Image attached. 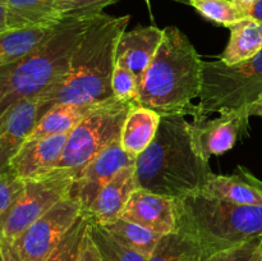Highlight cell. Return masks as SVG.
<instances>
[{"label": "cell", "mask_w": 262, "mask_h": 261, "mask_svg": "<svg viewBox=\"0 0 262 261\" xmlns=\"http://www.w3.org/2000/svg\"><path fill=\"white\" fill-rule=\"evenodd\" d=\"M209 117V115H207ZM193 118L189 133L196 153L209 161L214 155H223L234 147L237 138L248 124L246 112H222L217 117Z\"/></svg>", "instance_id": "30bf717a"}, {"label": "cell", "mask_w": 262, "mask_h": 261, "mask_svg": "<svg viewBox=\"0 0 262 261\" xmlns=\"http://www.w3.org/2000/svg\"><path fill=\"white\" fill-rule=\"evenodd\" d=\"M76 176V171L71 169L55 168L25 181L20 196L0 217V238L14 243L38 217L71 194Z\"/></svg>", "instance_id": "ba28073f"}, {"label": "cell", "mask_w": 262, "mask_h": 261, "mask_svg": "<svg viewBox=\"0 0 262 261\" xmlns=\"http://www.w3.org/2000/svg\"><path fill=\"white\" fill-rule=\"evenodd\" d=\"M135 163L136 159L123 150L119 141L113 143L81 169V171L76 176L69 196L77 200L82 210L86 211L95 201L102 187L120 170Z\"/></svg>", "instance_id": "8fae6325"}, {"label": "cell", "mask_w": 262, "mask_h": 261, "mask_svg": "<svg viewBox=\"0 0 262 261\" xmlns=\"http://www.w3.org/2000/svg\"><path fill=\"white\" fill-rule=\"evenodd\" d=\"M104 227H106L113 234L117 235L119 240L127 243L133 250L145 255L146 257H150L151 253L158 246L159 241L163 237L159 233H155L154 230L142 227L137 223L129 222L124 217H119L115 222L104 225Z\"/></svg>", "instance_id": "d4e9b609"}, {"label": "cell", "mask_w": 262, "mask_h": 261, "mask_svg": "<svg viewBox=\"0 0 262 261\" xmlns=\"http://www.w3.org/2000/svg\"><path fill=\"white\" fill-rule=\"evenodd\" d=\"M7 30H9L7 19V9H5L3 0H0V32H4Z\"/></svg>", "instance_id": "d590c367"}, {"label": "cell", "mask_w": 262, "mask_h": 261, "mask_svg": "<svg viewBox=\"0 0 262 261\" xmlns=\"http://www.w3.org/2000/svg\"><path fill=\"white\" fill-rule=\"evenodd\" d=\"M161 115L140 104H135L128 112L120 133L119 143L132 158H138L155 138Z\"/></svg>", "instance_id": "ac0fdd59"}, {"label": "cell", "mask_w": 262, "mask_h": 261, "mask_svg": "<svg viewBox=\"0 0 262 261\" xmlns=\"http://www.w3.org/2000/svg\"><path fill=\"white\" fill-rule=\"evenodd\" d=\"M201 192L238 205L262 207V181L243 166L229 176L211 173Z\"/></svg>", "instance_id": "e0dca14e"}, {"label": "cell", "mask_w": 262, "mask_h": 261, "mask_svg": "<svg viewBox=\"0 0 262 261\" xmlns=\"http://www.w3.org/2000/svg\"><path fill=\"white\" fill-rule=\"evenodd\" d=\"M204 60L179 28H164V36L140 89L138 104L160 115H191L202 89Z\"/></svg>", "instance_id": "3957f363"}, {"label": "cell", "mask_w": 262, "mask_h": 261, "mask_svg": "<svg viewBox=\"0 0 262 261\" xmlns=\"http://www.w3.org/2000/svg\"><path fill=\"white\" fill-rule=\"evenodd\" d=\"M81 212L79 202L71 196L54 205L13 243L22 261H45Z\"/></svg>", "instance_id": "9c48e42d"}, {"label": "cell", "mask_w": 262, "mask_h": 261, "mask_svg": "<svg viewBox=\"0 0 262 261\" xmlns=\"http://www.w3.org/2000/svg\"><path fill=\"white\" fill-rule=\"evenodd\" d=\"M136 179L141 188L178 200L204 189L212 173L193 147L186 115H161L151 145L136 158Z\"/></svg>", "instance_id": "6da1fadb"}, {"label": "cell", "mask_w": 262, "mask_h": 261, "mask_svg": "<svg viewBox=\"0 0 262 261\" xmlns=\"http://www.w3.org/2000/svg\"><path fill=\"white\" fill-rule=\"evenodd\" d=\"M89 232L96 245L101 261H147L148 257L129 247L104 225L91 220Z\"/></svg>", "instance_id": "cb8c5ba5"}, {"label": "cell", "mask_w": 262, "mask_h": 261, "mask_svg": "<svg viewBox=\"0 0 262 261\" xmlns=\"http://www.w3.org/2000/svg\"><path fill=\"white\" fill-rule=\"evenodd\" d=\"M68 135L69 133H66L40 140L26 141L13 156L8 169L23 181H27L58 168Z\"/></svg>", "instance_id": "5bb4252c"}, {"label": "cell", "mask_w": 262, "mask_h": 261, "mask_svg": "<svg viewBox=\"0 0 262 261\" xmlns=\"http://www.w3.org/2000/svg\"><path fill=\"white\" fill-rule=\"evenodd\" d=\"M78 261H101V257H100V253L99 251H97L96 245H95L94 240H92L91 234H90L89 232V228H87L86 235H84L83 246H82L81 256H79Z\"/></svg>", "instance_id": "1f68e13d"}, {"label": "cell", "mask_w": 262, "mask_h": 261, "mask_svg": "<svg viewBox=\"0 0 262 261\" xmlns=\"http://www.w3.org/2000/svg\"><path fill=\"white\" fill-rule=\"evenodd\" d=\"M140 82L137 77L128 69L115 66L112 78L113 96L120 101L138 104L140 97Z\"/></svg>", "instance_id": "83f0119b"}, {"label": "cell", "mask_w": 262, "mask_h": 261, "mask_svg": "<svg viewBox=\"0 0 262 261\" xmlns=\"http://www.w3.org/2000/svg\"><path fill=\"white\" fill-rule=\"evenodd\" d=\"M138 188L135 164L120 170L101 188L89 210L92 222L107 225L122 217L130 194Z\"/></svg>", "instance_id": "2e32d148"}, {"label": "cell", "mask_w": 262, "mask_h": 261, "mask_svg": "<svg viewBox=\"0 0 262 261\" xmlns=\"http://www.w3.org/2000/svg\"><path fill=\"white\" fill-rule=\"evenodd\" d=\"M25 183L26 182L10 169L0 173V217L17 201L25 188Z\"/></svg>", "instance_id": "4dcf8cb0"}, {"label": "cell", "mask_w": 262, "mask_h": 261, "mask_svg": "<svg viewBox=\"0 0 262 261\" xmlns=\"http://www.w3.org/2000/svg\"><path fill=\"white\" fill-rule=\"evenodd\" d=\"M119 0H55V9L61 18L100 14Z\"/></svg>", "instance_id": "f546056e"}, {"label": "cell", "mask_w": 262, "mask_h": 261, "mask_svg": "<svg viewBox=\"0 0 262 261\" xmlns=\"http://www.w3.org/2000/svg\"><path fill=\"white\" fill-rule=\"evenodd\" d=\"M129 15L97 14L72 54L69 68L60 83L43 101L56 104H90L112 99V78L119 38L125 32Z\"/></svg>", "instance_id": "7a4b0ae2"}, {"label": "cell", "mask_w": 262, "mask_h": 261, "mask_svg": "<svg viewBox=\"0 0 262 261\" xmlns=\"http://www.w3.org/2000/svg\"><path fill=\"white\" fill-rule=\"evenodd\" d=\"M122 217L160 235L170 234L177 232L176 199L138 187L130 194Z\"/></svg>", "instance_id": "4fadbf2b"}, {"label": "cell", "mask_w": 262, "mask_h": 261, "mask_svg": "<svg viewBox=\"0 0 262 261\" xmlns=\"http://www.w3.org/2000/svg\"><path fill=\"white\" fill-rule=\"evenodd\" d=\"M102 102L104 101L90 102V104L53 105L40 118L38 123L26 141L40 140V138L51 137V136L71 133L83 120L86 115H89Z\"/></svg>", "instance_id": "d6986e66"}, {"label": "cell", "mask_w": 262, "mask_h": 261, "mask_svg": "<svg viewBox=\"0 0 262 261\" xmlns=\"http://www.w3.org/2000/svg\"><path fill=\"white\" fill-rule=\"evenodd\" d=\"M177 2L191 5L205 19L227 28L248 17L246 10L235 0H177Z\"/></svg>", "instance_id": "484cf974"}, {"label": "cell", "mask_w": 262, "mask_h": 261, "mask_svg": "<svg viewBox=\"0 0 262 261\" xmlns=\"http://www.w3.org/2000/svg\"><path fill=\"white\" fill-rule=\"evenodd\" d=\"M262 96V51L242 63L204 60L202 89L192 117L222 112H246Z\"/></svg>", "instance_id": "8992f818"}, {"label": "cell", "mask_w": 262, "mask_h": 261, "mask_svg": "<svg viewBox=\"0 0 262 261\" xmlns=\"http://www.w3.org/2000/svg\"><path fill=\"white\" fill-rule=\"evenodd\" d=\"M90 222V215L82 210L81 215L77 217L71 229L61 238L60 242L45 261H78Z\"/></svg>", "instance_id": "4316f807"}, {"label": "cell", "mask_w": 262, "mask_h": 261, "mask_svg": "<svg viewBox=\"0 0 262 261\" xmlns=\"http://www.w3.org/2000/svg\"><path fill=\"white\" fill-rule=\"evenodd\" d=\"M230 37L220 60L228 66L250 60L262 51V22L247 17L229 27Z\"/></svg>", "instance_id": "44dd1931"}, {"label": "cell", "mask_w": 262, "mask_h": 261, "mask_svg": "<svg viewBox=\"0 0 262 261\" xmlns=\"http://www.w3.org/2000/svg\"><path fill=\"white\" fill-rule=\"evenodd\" d=\"M133 102L106 100L72 130L67 138L58 168H67L77 174L95 156L120 140L123 123Z\"/></svg>", "instance_id": "52a82bcc"}, {"label": "cell", "mask_w": 262, "mask_h": 261, "mask_svg": "<svg viewBox=\"0 0 262 261\" xmlns=\"http://www.w3.org/2000/svg\"><path fill=\"white\" fill-rule=\"evenodd\" d=\"M9 30L51 27L63 18L55 9V0H3Z\"/></svg>", "instance_id": "ffe728a7"}, {"label": "cell", "mask_w": 262, "mask_h": 261, "mask_svg": "<svg viewBox=\"0 0 262 261\" xmlns=\"http://www.w3.org/2000/svg\"><path fill=\"white\" fill-rule=\"evenodd\" d=\"M247 114H248V117H250V118L251 117H260V118H262V96L257 100V101L255 102V104H252L250 107H248Z\"/></svg>", "instance_id": "e575fe53"}, {"label": "cell", "mask_w": 262, "mask_h": 261, "mask_svg": "<svg viewBox=\"0 0 262 261\" xmlns=\"http://www.w3.org/2000/svg\"><path fill=\"white\" fill-rule=\"evenodd\" d=\"M0 247H2V260L3 261H22L20 256L18 255L14 245L12 242L0 238Z\"/></svg>", "instance_id": "d6a6232c"}, {"label": "cell", "mask_w": 262, "mask_h": 261, "mask_svg": "<svg viewBox=\"0 0 262 261\" xmlns=\"http://www.w3.org/2000/svg\"><path fill=\"white\" fill-rule=\"evenodd\" d=\"M0 261H3V260H2V258H0Z\"/></svg>", "instance_id": "ab89813d"}, {"label": "cell", "mask_w": 262, "mask_h": 261, "mask_svg": "<svg viewBox=\"0 0 262 261\" xmlns=\"http://www.w3.org/2000/svg\"><path fill=\"white\" fill-rule=\"evenodd\" d=\"M146 2H147V5L150 7V0H146Z\"/></svg>", "instance_id": "74e56055"}, {"label": "cell", "mask_w": 262, "mask_h": 261, "mask_svg": "<svg viewBox=\"0 0 262 261\" xmlns=\"http://www.w3.org/2000/svg\"><path fill=\"white\" fill-rule=\"evenodd\" d=\"M205 261H262V235L207 256Z\"/></svg>", "instance_id": "f1b7e54d"}, {"label": "cell", "mask_w": 262, "mask_h": 261, "mask_svg": "<svg viewBox=\"0 0 262 261\" xmlns=\"http://www.w3.org/2000/svg\"><path fill=\"white\" fill-rule=\"evenodd\" d=\"M176 210L177 232L193 238L206 257L262 235V207L197 192L176 200Z\"/></svg>", "instance_id": "5b68a950"}, {"label": "cell", "mask_w": 262, "mask_h": 261, "mask_svg": "<svg viewBox=\"0 0 262 261\" xmlns=\"http://www.w3.org/2000/svg\"><path fill=\"white\" fill-rule=\"evenodd\" d=\"M247 13L248 17H252L262 22V0H257L252 5H250L247 9Z\"/></svg>", "instance_id": "836d02e7"}, {"label": "cell", "mask_w": 262, "mask_h": 261, "mask_svg": "<svg viewBox=\"0 0 262 261\" xmlns=\"http://www.w3.org/2000/svg\"><path fill=\"white\" fill-rule=\"evenodd\" d=\"M49 109L41 96L31 97L13 105L0 117V173L9 168L13 156Z\"/></svg>", "instance_id": "7c38bea8"}, {"label": "cell", "mask_w": 262, "mask_h": 261, "mask_svg": "<svg viewBox=\"0 0 262 261\" xmlns=\"http://www.w3.org/2000/svg\"><path fill=\"white\" fill-rule=\"evenodd\" d=\"M54 27L55 25L51 27L19 28L0 32V69L32 53L46 40Z\"/></svg>", "instance_id": "7402d4cb"}, {"label": "cell", "mask_w": 262, "mask_h": 261, "mask_svg": "<svg viewBox=\"0 0 262 261\" xmlns=\"http://www.w3.org/2000/svg\"><path fill=\"white\" fill-rule=\"evenodd\" d=\"M0 258H2V247H0Z\"/></svg>", "instance_id": "f35d334b"}, {"label": "cell", "mask_w": 262, "mask_h": 261, "mask_svg": "<svg viewBox=\"0 0 262 261\" xmlns=\"http://www.w3.org/2000/svg\"><path fill=\"white\" fill-rule=\"evenodd\" d=\"M163 36L164 30L156 26L125 31L118 42L115 66L132 72L141 84L151 60L160 46Z\"/></svg>", "instance_id": "9a60e30c"}, {"label": "cell", "mask_w": 262, "mask_h": 261, "mask_svg": "<svg viewBox=\"0 0 262 261\" xmlns=\"http://www.w3.org/2000/svg\"><path fill=\"white\" fill-rule=\"evenodd\" d=\"M206 255L193 238L181 232L161 237L147 261H205Z\"/></svg>", "instance_id": "603a6c76"}, {"label": "cell", "mask_w": 262, "mask_h": 261, "mask_svg": "<svg viewBox=\"0 0 262 261\" xmlns=\"http://www.w3.org/2000/svg\"><path fill=\"white\" fill-rule=\"evenodd\" d=\"M235 2H237L238 4H239L241 7L246 10V13H247L248 7H250V5H252L255 2H257V0H235ZM247 15H248V13H247Z\"/></svg>", "instance_id": "8d00e7d4"}, {"label": "cell", "mask_w": 262, "mask_h": 261, "mask_svg": "<svg viewBox=\"0 0 262 261\" xmlns=\"http://www.w3.org/2000/svg\"><path fill=\"white\" fill-rule=\"evenodd\" d=\"M94 15L66 17L32 53L0 69V117L17 102L42 97L67 74L72 54Z\"/></svg>", "instance_id": "277c9868"}]
</instances>
